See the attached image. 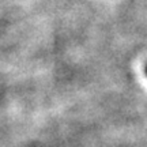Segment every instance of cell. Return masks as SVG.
I'll return each mask as SVG.
<instances>
[{"label": "cell", "mask_w": 147, "mask_h": 147, "mask_svg": "<svg viewBox=\"0 0 147 147\" xmlns=\"http://www.w3.org/2000/svg\"><path fill=\"white\" fill-rule=\"evenodd\" d=\"M144 71H146V75H147V64H146V68H144Z\"/></svg>", "instance_id": "6da1fadb"}]
</instances>
